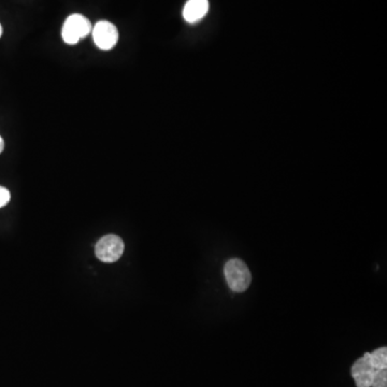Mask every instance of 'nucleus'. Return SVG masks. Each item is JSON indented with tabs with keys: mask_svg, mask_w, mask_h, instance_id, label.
I'll list each match as a JSON object with an SVG mask.
<instances>
[{
	"mask_svg": "<svg viewBox=\"0 0 387 387\" xmlns=\"http://www.w3.org/2000/svg\"><path fill=\"white\" fill-rule=\"evenodd\" d=\"M225 278L232 292L243 293L249 288L252 282V274L245 262L239 258L228 261L224 268Z\"/></svg>",
	"mask_w": 387,
	"mask_h": 387,
	"instance_id": "nucleus-1",
	"label": "nucleus"
},
{
	"mask_svg": "<svg viewBox=\"0 0 387 387\" xmlns=\"http://www.w3.org/2000/svg\"><path fill=\"white\" fill-rule=\"evenodd\" d=\"M91 21L82 14H72L64 21L62 29V38L67 45H77L79 41L89 36L91 33Z\"/></svg>",
	"mask_w": 387,
	"mask_h": 387,
	"instance_id": "nucleus-2",
	"label": "nucleus"
},
{
	"mask_svg": "<svg viewBox=\"0 0 387 387\" xmlns=\"http://www.w3.org/2000/svg\"><path fill=\"white\" fill-rule=\"evenodd\" d=\"M125 245L116 235H107L97 242L95 254L99 261L103 263H114L122 257Z\"/></svg>",
	"mask_w": 387,
	"mask_h": 387,
	"instance_id": "nucleus-3",
	"label": "nucleus"
},
{
	"mask_svg": "<svg viewBox=\"0 0 387 387\" xmlns=\"http://www.w3.org/2000/svg\"><path fill=\"white\" fill-rule=\"evenodd\" d=\"M94 43L103 51H110L118 41V30L109 21H99L91 29Z\"/></svg>",
	"mask_w": 387,
	"mask_h": 387,
	"instance_id": "nucleus-4",
	"label": "nucleus"
},
{
	"mask_svg": "<svg viewBox=\"0 0 387 387\" xmlns=\"http://www.w3.org/2000/svg\"><path fill=\"white\" fill-rule=\"evenodd\" d=\"M376 371L370 361L369 353H365L352 366L351 374L357 387H371Z\"/></svg>",
	"mask_w": 387,
	"mask_h": 387,
	"instance_id": "nucleus-5",
	"label": "nucleus"
},
{
	"mask_svg": "<svg viewBox=\"0 0 387 387\" xmlns=\"http://www.w3.org/2000/svg\"><path fill=\"white\" fill-rule=\"evenodd\" d=\"M209 11L208 0H187L183 9V18L189 24L199 22Z\"/></svg>",
	"mask_w": 387,
	"mask_h": 387,
	"instance_id": "nucleus-6",
	"label": "nucleus"
},
{
	"mask_svg": "<svg viewBox=\"0 0 387 387\" xmlns=\"http://www.w3.org/2000/svg\"><path fill=\"white\" fill-rule=\"evenodd\" d=\"M370 361L372 366L378 369H387V347H383L369 353Z\"/></svg>",
	"mask_w": 387,
	"mask_h": 387,
	"instance_id": "nucleus-7",
	"label": "nucleus"
},
{
	"mask_svg": "<svg viewBox=\"0 0 387 387\" xmlns=\"http://www.w3.org/2000/svg\"><path fill=\"white\" fill-rule=\"evenodd\" d=\"M371 387H387V369L376 370Z\"/></svg>",
	"mask_w": 387,
	"mask_h": 387,
	"instance_id": "nucleus-8",
	"label": "nucleus"
},
{
	"mask_svg": "<svg viewBox=\"0 0 387 387\" xmlns=\"http://www.w3.org/2000/svg\"><path fill=\"white\" fill-rule=\"evenodd\" d=\"M10 199H11V194H10L9 189L0 186V208L7 206Z\"/></svg>",
	"mask_w": 387,
	"mask_h": 387,
	"instance_id": "nucleus-9",
	"label": "nucleus"
},
{
	"mask_svg": "<svg viewBox=\"0 0 387 387\" xmlns=\"http://www.w3.org/2000/svg\"><path fill=\"white\" fill-rule=\"evenodd\" d=\"M4 149H5V141L3 137L0 136V154L3 153Z\"/></svg>",
	"mask_w": 387,
	"mask_h": 387,
	"instance_id": "nucleus-10",
	"label": "nucleus"
},
{
	"mask_svg": "<svg viewBox=\"0 0 387 387\" xmlns=\"http://www.w3.org/2000/svg\"><path fill=\"white\" fill-rule=\"evenodd\" d=\"M1 36H3V26L0 24V38H1Z\"/></svg>",
	"mask_w": 387,
	"mask_h": 387,
	"instance_id": "nucleus-11",
	"label": "nucleus"
}]
</instances>
